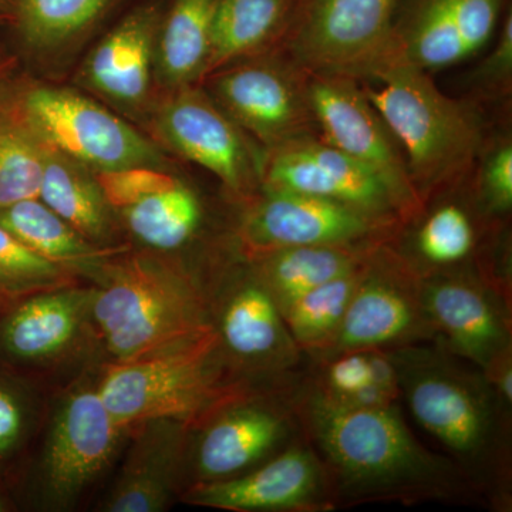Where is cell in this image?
Instances as JSON below:
<instances>
[{
  "label": "cell",
  "instance_id": "obj_1",
  "mask_svg": "<svg viewBox=\"0 0 512 512\" xmlns=\"http://www.w3.org/2000/svg\"><path fill=\"white\" fill-rule=\"evenodd\" d=\"M305 414L335 497L416 500L453 483L450 466L414 439L394 404L340 406L316 392Z\"/></svg>",
  "mask_w": 512,
  "mask_h": 512
},
{
  "label": "cell",
  "instance_id": "obj_2",
  "mask_svg": "<svg viewBox=\"0 0 512 512\" xmlns=\"http://www.w3.org/2000/svg\"><path fill=\"white\" fill-rule=\"evenodd\" d=\"M89 276L90 323L111 363L170 355L217 333L200 288L170 262L113 256Z\"/></svg>",
  "mask_w": 512,
  "mask_h": 512
},
{
  "label": "cell",
  "instance_id": "obj_3",
  "mask_svg": "<svg viewBox=\"0 0 512 512\" xmlns=\"http://www.w3.org/2000/svg\"><path fill=\"white\" fill-rule=\"evenodd\" d=\"M357 82L402 147L421 201L466 173L483 150L473 109L441 92L426 70L392 60Z\"/></svg>",
  "mask_w": 512,
  "mask_h": 512
},
{
  "label": "cell",
  "instance_id": "obj_4",
  "mask_svg": "<svg viewBox=\"0 0 512 512\" xmlns=\"http://www.w3.org/2000/svg\"><path fill=\"white\" fill-rule=\"evenodd\" d=\"M218 333L170 355L110 363L96 384L121 429L157 419L192 426L237 402L235 387L222 384L217 367Z\"/></svg>",
  "mask_w": 512,
  "mask_h": 512
},
{
  "label": "cell",
  "instance_id": "obj_5",
  "mask_svg": "<svg viewBox=\"0 0 512 512\" xmlns=\"http://www.w3.org/2000/svg\"><path fill=\"white\" fill-rule=\"evenodd\" d=\"M390 356L417 423L458 460H481L494 433L490 383L431 350L404 346Z\"/></svg>",
  "mask_w": 512,
  "mask_h": 512
},
{
  "label": "cell",
  "instance_id": "obj_6",
  "mask_svg": "<svg viewBox=\"0 0 512 512\" xmlns=\"http://www.w3.org/2000/svg\"><path fill=\"white\" fill-rule=\"evenodd\" d=\"M399 0H298L286 33L303 72L363 80L389 62Z\"/></svg>",
  "mask_w": 512,
  "mask_h": 512
},
{
  "label": "cell",
  "instance_id": "obj_7",
  "mask_svg": "<svg viewBox=\"0 0 512 512\" xmlns=\"http://www.w3.org/2000/svg\"><path fill=\"white\" fill-rule=\"evenodd\" d=\"M305 83L320 138L375 171L402 205L406 220L419 214L423 201L410 180L402 147L359 82L340 74L306 72Z\"/></svg>",
  "mask_w": 512,
  "mask_h": 512
},
{
  "label": "cell",
  "instance_id": "obj_8",
  "mask_svg": "<svg viewBox=\"0 0 512 512\" xmlns=\"http://www.w3.org/2000/svg\"><path fill=\"white\" fill-rule=\"evenodd\" d=\"M433 335L416 271L392 252L372 248L363 259L342 325L323 356L404 348Z\"/></svg>",
  "mask_w": 512,
  "mask_h": 512
},
{
  "label": "cell",
  "instance_id": "obj_9",
  "mask_svg": "<svg viewBox=\"0 0 512 512\" xmlns=\"http://www.w3.org/2000/svg\"><path fill=\"white\" fill-rule=\"evenodd\" d=\"M26 121L47 146L93 173L161 161L156 147L116 114L72 90L36 87L23 103Z\"/></svg>",
  "mask_w": 512,
  "mask_h": 512
},
{
  "label": "cell",
  "instance_id": "obj_10",
  "mask_svg": "<svg viewBox=\"0 0 512 512\" xmlns=\"http://www.w3.org/2000/svg\"><path fill=\"white\" fill-rule=\"evenodd\" d=\"M261 183L268 190L339 202L387 227L406 220L402 205L375 171L312 134L266 150Z\"/></svg>",
  "mask_w": 512,
  "mask_h": 512
},
{
  "label": "cell",
  "instance_id": "obj_11",
  "mask_svg": "<svg viewBox=\"0 0 512 512\" xmlns=\"http://www.w3.org/2000/svg\"><path fill=\"white\" fill-rule=\"evenodd\" d=\"M124 433L97 386L83 384L70 390L50 424L40 464L49 504L72 505L110 466Z\"/></svg>",
  "mask_w": 512,
  "mask_h": 512
},
{
  "label": "cell",
  "instance_id": "obj_12",
  "mask_svg": "<svg viewBox=\"0 0 512 512\" xmlns=\"http://www.w3.org/2000/svg\"><path fill=\"white\" fill-rule=\"evenodd\" d=\"M301 72L295 63L255 59L228 64L208 77L215 103L269 150L308 136L315 127Z\"/></svg>",
  "mask_w": 512,
  "mask_h": 512
},
{
  "label": "cell",
  "instance_id": "obj_13",
  "mask_svg": "<svg viewBox=\"0 0 512 512\" xmlns=\"http://www.w3.org/2000/svg\"><path fill=\"white\" fill-rule=\"evenodd\" d=\"M507 0H399L389 62L443 69L477 55L500 26Z\"/></svg>",
  "mask_w": 512,
  "mask_h": 512
},
{
  "label": "cell",
  "instance_id": "obj_14",
  "mask_svg": "<svg viewBox=\"0 0 512 512\" xmlns=\"http://www.w3.org/2000/svg\"><path fill=\"white\" fill-rule=\"evenodd\" d=\"M387 225L315 195L268 190L241 225V239L255 256L292 247H362Z\"/></svg>",
  "mask_w": 512,
  "mask_h": 512
},
{
  "label": "cell",
  "instance_id": "obj_15",
  "mask_svg": "<svg viewBox=\"0 0 512 512\" xmlns=\"http://www.w3.org/2000/svg\"><path fill=\"white\" fill-rule=\"evenodd\" d=\"M157 130L175 153L210 171L235 194L261 183L262 157L255 156L241 128L214 99L192 84L175 90L165 103Z\"/></svg>",
  "mask_w": 512,
  "mask_h": 512
},
{
  "label": "cell",
  "instance_id": "obj_16",
  "mask_svg": "<svg viewBox=\"0 0 512 512\" xmlns=\"http://www.w3.org/2000/svg\"><path fill=\"white\" fill-rule=\"evenodd\" d=\"M328 473L311 448L292 446L255 470L198 483L187 503L239 512H305L335 507Z\"/></svg>",
  "mask_w": 512,
  "mask_h": 512
},
{
  "label": "cell",
  "instance_id": "obj_17",
  "mask_svg": "<svg viewBox=\"0 0 512 512\" xmlns=\"http://www.w3.org/2000/svg\"><path fill=\"white\" fill-rule=\"evenodd\" d=\"M421 302L448 350L481 369L510 348L507 316L493 293L473 278L439 274L421 279Z\"/></svg>",
  "mask_w": 512,
  "mask_h": 512
},
{
  "label": "cell",
  "instance_id": "obj_18",
  "mask_svg": "<svg viewBox=\"0 0 512 512\" xmlns=\"http://www.w3.org/2000/svg\"><path fill=\"white\" fill-rule=\"evenodd\" d=\"M188 429L190 426L183 421L170 419L150 420L134 427L136 439L103 510H165L183 471Z\"/></svg>",
  "mask_w": 512,
  "mask_h": 512
},
{
  "label": "cell",
  "instance_id": "obj_19",
  "mask_svg": "<svg viewBox=\"0 0 512 512\" xmlns=\"http://www.w3.org/2000/svg\"><path fill=\"white\" fill-rule=\"evenodd\" d=\"M284 414L261 404L234 402L210 417L194 450L200 483L241 476L285 440Z\"/></svg>",
  "mask_w": 512,
  "mask_h": 512
},
{
  "label": "cell",
  "instance_id": "obj_20",
  "mask_svg": "<svg viewBox=\"0 0 512 512\" xmlns=\"http://www.w3.org/2000/svg\"><path fill=\"white\" fill-rule=\"evenodd\" d=\"M163 15L157 2L130 10L87 59L86 83L124 106H136L146 99Z\"/></svg>",
  "mask_w": 512,
  "mask_h": 512
},
{
  "label": "cell",
  "instance_id": "obj_21",
  "mask_svg": "<svg viewBox=\"0 0 512 512\" xmlns=\"http://www.w3.org/2000/svg\"><path fill=\"white\" fill-rule=\"evenodd\" d=\"M90 325V289L66 285L29 295L0 329V348L13 359L45 363L66 355Z\"/></svg>",
  "mask_w": 512,
  "mask_h": 512
},
{
  "label": "cell",
  "instance_id": "obj_22",
  "mask_svg": "<svg viewBox=\"0 0 512 512\" xmlns=\"http://www.w3.org/2000/svg\"><path fill=\"white\" fill-rule=\"evenodd\" d=\"M215 329L221 348L247 366L291 365L298 352L278 305L254 274L227 293Z\"/></svg>",
  "mask_w": 512,
  "mask_h": 512
},
{
  "label": "cell",
  "instance_id": "obj_23",
  "mask_svg": "<svg viewBox=\"0 0 512 512\" xmlns=\"http://www.w3.org/2000/svg\"><path fill=\"white\" fill-rule=\"evenodd\" d=\"M298 0H217L204 79L239 60L265 53L286 37Z\"/></svg>",
  "mask_w": 512,
  "mask_h": 512
},
{
  "label": "cell",
  "instance_id": "obj_24",
  "mask_svg": "<svg viewBox=\"0 0 512 512\" xmlns=\"http://www.w3.org/2000/svg\"><path fill=\"white\" fill-rule=\"evenodd\" d=\"M0 225L37 255L67 271L89 276L119 248L90 241L70 227L39 198H29L0 210Z\"/></svg>",
  "mask_w": 512,
  "mask_h": 512
},
{
  "label": "cell",
  "instance_id": "obj_25",
  "mask_svg": "<svg viewBox=\"0 0 512 512\" xmlns=\"http://www.w3.org/2000/svg\"><path fill=\"white\" fill-rule=\"evenodd\" d=\"M217 0H171L164 10L156 63L165 86L177 90L204 79Z\"/></svg>",
  "mask_w": 512,
  "mask_h": 512
},
{
  "label": "cell",
  "instance_id": "obj_26",
  "mask_svg": "<svg viewBox=\"0 0 512 512\" xmlns=\"http://www.w3.org/2000/svg\"><path fill=\"white\" fill-rule=\"evenodd\" d=\"M37 198L90 241L109 237L111 208L96 174L49 146Z\"/></svg>",
  "mask_w": 512,
  "mask_h": 512
},
{
  "label": "cell",
  "instance_id": "obj_27",
  "mask_svg": "<svg viewBox=\"0 0 512 512\" xmlns=\"http://www.w3.org/2000/svg\"><path fill=\"white\" fill-rule=\"evenodd\" d=\"M370 247H292L256 256L254 275L278 308L360 265Z\"/></svg>",
  "mask_w": 512,
  "mask_h": 512
},
{
  "label": "cell",
  "instance_id": "obj_28",
  "mask_svg": "<svg viewBox=\"0 0 512 512\" xmlns=\"http://www.w3.org/2000/svg\"><path fill=\"white\" fill-rule=\"evenodd\" d=\"M119 212L131 234L157 251L183 247L202 222L200 198L177 177Z\"/></svg>",
  "mask_w": 512,
  "mask_h": 512
},
{
  "label": "cell",
  "instance_id": "obj_29",
  "mask_svg": "<svg viewBox=\"0 0 512 512\" xmlns=\"http://www.w3.org/2000/svg\"><path fill=\"white\" fill-rule=\"evenodd\" d=\"M120 0H10L9 20L37 50L67 45L93 29Z\"/></svg>",
  "mask_w": 512,
  "mask_h": 512
},
{
  "label": "cell",
  "instance_id": "obj_30",
  "mask_svg": "<svg viewBox=\"0 0 512 512\" xmlns=\"http://www.w3.org/2000/svg\"><path fill=\"white\" fill-rule=\"evenodd\" d=\"M328 359L318 393L348 407L394 404L399 396L396 367L390 353L380 349L352 350Z\"/></svg>",
  "mask_w": 512,
  "mask_h": 512
},
{
  "label": "cell",
  "instance_id": "obj_31",
  "mask_svg": "<svg viewBox=\"0 0 512 512\" xmlns=\"http://www.w3.org/2000/svg\"><path fill=\"white\" fill-rule=\"evenodd\" d=\"M362 262L348 274L303 293L279 308L298 348L322 355L330 348L359 281Z\"/></svg>",
  "mask_w": 512,
  "mask_h": 512
},
{
  "label": "cell",
  "instance_id": "obj_32",
  "mask_svg": "<svg viewBox=\"0 0 512 512\" xmlns=\"http://www.w3.org/2000/svg\"><path fill=\"white\" fill-rule=\"evenodd\" d=\"M47 144L28 121L0 120V210L37 198Z\"/></svg>",
  "mask_w": 512,
  "mask_h": 512
},
{
  "label": "cell",
  "instance_id": "obj_33",
  "mask_svg": "<svg viewBox=\"0 0 512 512\" xmlns=\"http://www.w3.org/2000/svg\"><path fill=\"white\" fill-rule=\"evenodd\" d=\"M414 242L421 258L429 264L457 265L476 247V229L464 208L444 204L427 215Z\"/></svg>",
  "mask_w": 512,
  "mask_h": 512
},
{
  "label": "cell",
  "instance_id": "obj_34",
  "mask_svg": "<svg viewBox=\"0 0 512 512\" xmlns=\"http://www.w3.org/2000/svg\"><path fill=\"white\" fill-rule=\"evenodd\" d=\"M72 272L47 261L0 225V291L33 295L70 285Z\"/></svg>",
  "mask_w": 512,
  "mask_h": 512
},
{
  "label": "cell",
  "instance_id": "obj_35",
  "mask_svg": "<svg viewBox=\"0 0 512 512\" xmlns=\"http://www.w3.org/2000/svg\"><path fill=\"white\" fill-rule=\"evenodd\" d=\"M96 178L111 210L120 211L140 200L148 192L170 184L175 177L151 165H136L96 173Z\"/></svg>",
  "mask_w": 512,
  "mask_h": 512
},
{
  "label": "cell",
  "instance_id": "obj_36",
  "mask_svg": "<svg viewBox=\"0 0 512 512\" xmlns=\"http://www.w3.org/2000/svg\"><path fill=\"white\" fill-rule=\"evenodd\" d=\"M478 195L491 214H507L512 207V146L501 141L485 154L478 171Z\"/></svg>",
  "mask_w": 512,
  "mask_h": 512
},
{
  "label": "cell",
  "instance_id": "obj_37",
  "mask_svg": "<svg viewBox=\"0 0 512 512\" xmlns=\"http://www.w3.org/2000/svg\"><path fill=\"white\" fill-rule=\"evenodd\" d=\"M493 52L480 64L474 82L487 92H507L512 76V13L505 10Z\"/></svg>",
  "mask_w": 512,
  "mask_h": 512
},
{
  "label": "cell",
  "instance_id": "obj_38",
  "mask_svg": "<svg viewBox=\"0 0 512 512\" xmlns=\"http://www.w3.org/2000/svg\"><path fill=\"white\" fill-rule=\"evenodd\" d=\"M26 429L22 400L12 387L0 382V456L15 450Z\"/></svg>",
  "mask_w": 512,
  "mask_h": 512
},
{
  "label": "cell",
  "instance_id": "obj_39",
  "mask_svg": "<svg viewBox=\"0 0 512 512\" xmlns=\"http://www.w3.org/2000/svg\"><path fill=\"white\" fill-rule=\"evenodd\" d=\"M488 383L495 386V396L505 407H511L512 402V366H511V348L505 349L493 362L485 367Z\"/></svg>",
  "mask_w": 512,
  "mask_h": 512
},
{
  "label": "cell",
  "instance_id": "obj_40",
  "mask_svg": "<svg viewBox=\"0 0 512 512\" xmlns=\"http://www.w3.org/2000/svg\"><path fill=\"white\" fill-rule=\"evenodd\" d=\"M10 0H0V23L9 20Z\"/></svg>",
  "mask_w": 512,
  "mask_h": 512
},
{
  "label": "cell",
  "instance_id": "obj_41",
  "mask_svg": "<svg viewBox=\"0 0 512 512\" xmlns=\"http://www.w3.org/2000/svg\"><path fill=\"white\" fill-rule=\"evenodd\" d=\"M3 510H5V508H3L2 500H0V511H3Z\"/></svg>",
  "mask_w": 512,
  "mask_h": 512
}]
</instances>
